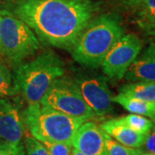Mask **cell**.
Returning <instances> with one entry per match:
<instances>
[{"mask_svg": "<svg viewBox=\"0 0 155 155\" xmlns=\"http://www.w3.org/2000/svg\"><path fill=\"white\" fill-rule=\"evenodd\" d=\"M70 155H85V154H84L83 153H81L80 151H78V150H77L76 148L72 147V153H71V154Z\"/></svg>", "mask_w": 155, "mask_h": 155, "instance_id": "cb8c5ba5", "label": "cell"}, {"mask_svg": "<svg viewBox=\"0 0 155 155\" xmlns=\"http://www.w3.org/2000/svg\"><path fill=\"white\" fill-rule=\"evenodd\" d=\"M40 48L38 38L20 18L0 11V53L14 63L32 55Z\"/></svg>", "mask_w": 155, "mask_h": 155, "instance_id": "5b68a950", "label": "cell"}, {"mask_svg": "<svg viewBox=\"0 0 155 155\" xmlns=\"http://www.w3.org/2000/svg\"><path fill=\"white\" fill-rule=\"evenodd\" d=\"M0 155H25L24 145L1 144L0 143Z\"/></svg>", "mask_w": 155, "mask_h": 155, "instance_id": "44dd1931", "label": "cell"}, {"mask_svg": "<svg viewBox=\"0 0 155 155\" xmlns=\"http://www.w3.org/2000/svg\"><path fill=\"white\" fill-rule=\"evenodd\" d=\"M106 148L108 155H140L144 152L140 148L130 147L119 143L105 133Z\"/></svg>", "mask_w": 155, "mask_h": 155, "instance_id": "e0dca14e", "label": "cell"}, {"mask_svg": "<svg viewBox=\"0 0 155 155\" xmlns=\"http://www.w3.org/2000/svg\"><path fill=\"white\" fill-rule=\"evenodd\" d=\"M40 104L67 116L86 121L96 116L84 100L75 82L62 77L54 81Z\"/></svg>", "mask_w": 155, "mask_h": 155, "instance_id": "8992f818", "label": "cell"}, {"mask_svg": "<svg viewBox=\"0 0 155 155\" xmlns=\"http://www.w3.org/2000/svg\"><path fill=\"white\" fill-rule=\"evenodd\" d=\"M65 73L64 63L53 52H46L17 68L14 80L28 105L40 104L51 84Z\"/></svg>", "mask_w": 155, "mask_h": 155, "instance_id": "3957f363", "label": "cell"}, {"mask_svg": "<svg viewBox=\"0 0 155 155\" xmlns=\"http://www.w3.org/2000/svg\"><path fill=\"white\" fill-rule=\"evenodd\" d=\"M136 22L145 31L155 32V0H144L136 7Z\"/></svg>", "mask_w": 155, "mask_h": 155, "instance_id": "9a60e30c", "label": "cell"}, {"mask_svg": "<svg viewBox=\"0 0 155 155\" xmlns=\"http://www.w3.org/2000/svg\"><path fill=\"white\" fill-rule=\"evenodd\" d=\"M39 141L43 145L49 155H70L72 153V146L71 143L49 140Z\"/></svg>", "mask_w": 155, "mask_h": 155, "instance_id": "d6986e66", "label": "cell"}, {"mask_svg": "<svg viewBox=\"0 0 155 155\" xmlns=\"http://www.w3.org/2000/svg\"><path fill=\"white\" fill-rule=\"evenodd\" d=\"M72 146L85 155H108L105 132L97 123L89 120L78 128Z\"/></svg>", "mask_w": 155, "mask_h": 155, "instance_id": "9c48e42d", "label": "cell"}, {"mask_svg": "<svg viewBox=\"0 0 155 155\" xmlns=\"http://www.w3.org/2000/svg\"><path fill=\"white\" fill-rule=\"evenodd\" d=\"M125 78L131 81H155V55L149 50L136 59L128 67L124 75Z\"/></svg>", "mask_w": 155, "mask_h": 155, "instance_id": "7c38bea8", "label": "cell"}, {"mask_svg": "<svg viewBox=\"0 0 155 155\" xmlns=\"http://www.w3.org/2000/svg\"><path fill=\"white\" fill-rule=\"evenodd\" d=\"M113 102L119 104L132 114L148 117L155 122V102L138 99L121 93L113 97Z\"/></svg>", "mask_w": 155, "mask_h": 155, "instance_id": "4fadbf2b", "label": "cell"}, {"mask_svg": "<svg viewBox=\"0 0 155 155\" xmlns=\"http://www.w3.org/2000/svg\"><path fill=\"white\" fill-rule=\"evenodd\" d=\"M100 127L119 143L134 148L141 147L147 136V134L139 133L125 125L118 118L105 121L100 125Z\"/></svg>", "mask_w": 155, "mask_h": 155, "instance_id": "8fae6325", "label": "cell"}, {"mask_svg": "<svg viewBox=\"0 0 155 155\" xmlns=\"http://www.w3.org/2000/svg\"><path fill=\"white\" fill-rule=\"evenodd\" d=\"M147 49L149 50L151 53H153V54L155 55V41L153 42V44L151 45V46H150Z\"/></svg>", "mask_w": 155, "mask_h": 155, "instance_id": "d4e9b609", "label": "cell"}, {"mask_svg": "<svg viewBox=\"0 0 155 155\" xmlns=\"http://www.w3.org/2000/svg\"><path fill=\"white\" fill-rule=\"evenodd\" d=\"M144 0H126V4L130 6H133V7H136L139 5L141 2H143Z\"/></svg>", "mask_w": 155, "mask_h": 155, "instance_id": "603a6c76", "label": "cell"}, {"mask_svg": "<svg viewBox=\"0 0 155 155\" xmlns=\"http://www.w3.org/2000/svg\"><path fill=\"white\" fill-rule=\"evenodd\" d=\"M140 155H153V154H152V153H143L142 154H140Z\"/></svg>", "mask_w": 155, "mask_h": 155, "instance_id": "484cf974", "label": "cell"}, {"mask_svg": "<svg viewBox=\"0 0 155 155\" xmlns=\"http://www.w3.org/2000/svg\"><path fill=\"white\" fill-rule=\"evenodd\" d=\"M74 82L96 116H104L112 110L113 97L105 79L101 77H84Z\"/></svg>", "mask_w": 155, "mask_h": 155, "instance_id": "ba28073f", "label": "cell"}, {"mask_svg": "<svg viewBox=\"0 0 155 155\" xmlns=\"http://www.w3.org/2000/svg\"><path fill=\"white\" fill-rule=\"evenodd\" d=\"M143 146H145L146 149L148 151V153H155V123L154 126L147 134Z\"/></svg>", "mask_w": 155, "mask_h": 155, "instance_id": "7402d4cb", "label": "cell"}, {"mask_svg": "<svg viewBox=\"0 0 155 155\" xmlns=\"http://www.w3.org/2000/svg\"><path fill=\"white\" fill-rule=\"evenodd\" d=\"M118 119L132 129L137 131L139 133L148 134L151 129L154 126V121L151 120L148 117L137 115V114H130L127 116L118 117Z\"/></svg>", "mask_w": 155, "mask_h": 155, "instance_id": "2e32d148", "label": "cell"}, {"mask_svg": "<svg viewBox=\"0 0 155 155\" xmlns=\"http://www.w3.org/2000/svg\"><path fill=\"white\" fill-rule=\"evenodd\" d=\"M141 48L142 41L137 35H123L102 61L103 72L111 79H122L128 67L137 59Z\"/></svg>", "mask_w": 155, "mask_h": 155, "instance_id": "52a82bcc", "label": "cell"}, {"mask_svg": "<svg viewBox=\"0 0 155 155\" xmlns=\"http://www.w3.org/2000/svg\"><path fill=\"white\" fill-rule=\"evenodd\" d=\"M24 148L25 155H49L43 145L31 135H26Z\"/></svg>", "mask_w": 155, "mask_h": 155, "instance_id": "ffe728a7", "label": "cell"}, {"mask_svg": "<svg viewBox=\"0 0 155 155\" xmlns=\"http://www.w3.org/2000/svg\"><path fill=\"white\" fill-rule=\"evenodd\" d=\"M24 128L22 117L17 108L6 100L0 99V143L21 144Z\"/></svg>", "mask_w": 155, "mask_h": 155, "instance_id": "30bf717a", "label": "cell"}, {"mask_svg": "<svg viewBox=\"0 0 155 155\" xmlns=\"http://www.w3.org/2000/svg\"><path fill=\"white\" fill-rule=\"evenodd\" d=\"M17 93L10 69L0 61V97H11Z\"/></svg>", "mask_w": 155, "mask_h": 155, "instance_id": "ac0fdd59", "label": "cell"}, {"mask_svg": "<svg viewBox=\"0 0 155 155\" xmlns=\"http://www.w3.org/2000/svg\"><path fill=\"white\" fill-rule=\"evenodd\" d=\"M119 93L134 98L155 102V81H136L123 85Z\"/></svg>", "mask_w": 155, "mask_h": 155, "instance_id": "5bb4252c", "label": "cell"}, {"mask_svg": "<svg viewBox=\"0 0 155 155\" xmlns=\"http://www.w3.org/2000/svg\"><path fill=\"white\" fill-rule=\"evenodd\" d=\"M22 117L30 135L36 140L71 144L78 128L86 121L65 115L41 104L28 105Z\"/></svg>", "mask_w": 155, "mask_h": 155, "instance_id": "277c9868", "label": "cell"}, {"mask_svg": "<svg viewBox=\"0 0 155 155\" xmlns=\"http://www.w3.org/2000/svg\"><path fill=\"white\" fill-rule=\"evenodd\" d=\"M124 35L119 18L111 14L90 21L72 46L75 61L89 67H98L108 52Z\"/></svg>", "mask_w": 155, "mask_h": 155, "instance_id": "7a4b0ae2", "label": "cell"}, {"mask_svg": "<svg viewBox=\"0 0 155 155\" xmlns=\"http://www.w3.org/2000/svg\"><path fill=\"white\" fill-rule=\"evenodd\" d=\"M94 11L90 0H21L15 14L41 41L66 48L74 45Z\"/></svg>", "mask_w": 155, "mask_h": 155, "instance_id": "6da1fadb", "label": "cell"}, {"mask_svg": "<svg viewBox=\"0 0 155 155\" xmlns=\"http://www.w3.org/2000/svg\"><path fill=\"white\" fill-rule=\"evenodd\" d=\"M152 154H153V155H155V153H152Z\"/></svg>", "mask_w": 155, "mask_h": 155, "instance_id": "4316f807", "label": "cell"}]
</instances>
